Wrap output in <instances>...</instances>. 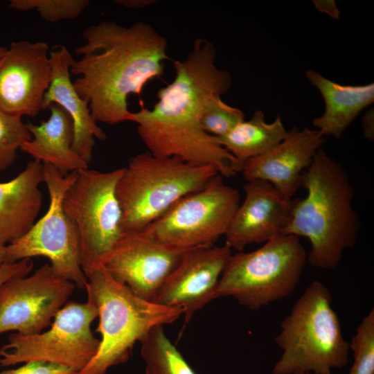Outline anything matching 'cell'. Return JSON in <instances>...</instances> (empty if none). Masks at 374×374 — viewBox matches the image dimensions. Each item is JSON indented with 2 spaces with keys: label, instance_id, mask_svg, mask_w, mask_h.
<instances>
[{
  "label": "cell",
  "instance_id": "9",
  "mask_svg": "<svg viewBox=\"0 0 374 374\" xmlns=\"http://www.w3.org/2000/svg\"><path fill=\"white\" fill-rule=\"evenodd\" d=\"M42 172L49 194L48 211L25 235L6 245L5 263L44 256L60 276L84 289L87 279L81 265L79 234L63 208L65 193L78 171L64 175L53 166L42 163Z\"/></svg>",
  "mask_w": 374,
  "mask_h": 374
},
{
  "label": "cell",
  "instance_id": "27",
  "mask_svg": "<svg viewBox=\"0 0 374 374\" xmlns=\"http://www.w3.org/2000/svg\"><path fill=\"white\" fill-rule=\"evenodd\" d=\"M244 120L245 116L242 111L227 105L220 96H214L205 105L201 126L207 134L220 137Z\"/></svg>",
  "mask_w": 374,
  "mask_h": 374
},
{
  "label": "cell",
  "instance_id": "28",
  "mask_svg": "<svg viewBox=\"0 0 374 374\" xmlns=\"http://www.w3.org/2000/svg\"><path fill=\"white\" fill-rule=\"evenodd\" d=\"M0 374H74L69 367L44 361L24 363L20 367L5 370Z\"/></svg>",
  "mask_w": 374,
  "mask_h": 374
},
{
  "label": "cell",
  "instance_id": "19",
  "mask_svg": "<svg viewBox=\"0 0 374 374\" xmlns=\"http://www.w3.org/2000/svg\"><path fill=\"white\" fill-rule=\"evenodd\" d=\"M42 163L28 162L15 178L0 182V243L10 244L35 222L42 204Z\"/></svg>",
  "mask_w": 374,
  "mask_h": 374
},
{
  "label": "cell",
  "instance_id": "5",
  "mask_svg": "<svg viewBox=\"0 0 374 374\" xmlns=\"http://www.w3.org/2000/svg\"><path fill=\"white\" fill-rule=\"evenodd\" d=\"M275 343L282 350L274 374H323L348 362L343 335L328 287L313 281L282 320Z\"/></svg>",
  "mask_w": 374,
  "mask_h": 374
},
{
  "label": "cell",
  "instance_id": "4",
  "mask_svg": "<svg viewBox=\"0 0 374 374\" xmlns=\"http://www.w3.org/2000/svg\"><path fill=\"white\" fill-rule=\"evenodd\" d=\"M85 276L87 301L97 309L96 332L101 338L96 355L75 374H105L110 367L125 362L135 343L152 328L172 323L183 314L179 307L140 298L116 280L102 264Z\"/></svg>",
  "mask_w": 374,
  "mask_h": 374
},
{
  "label": "cell",
  "instance_id": "8",
  "mask_svg": "<svg viewBox=\"0 0 374 374\" xmlns=\"http://www.w3.org/2000/svg\"><path fill=\"white\" fill-rule=\"evenodd\" d=\"M124 170L106 172L89 168L80 170L65 193L63 208L78 229L85 275L103 263L124 234L116 194Z\"/></svg>",
  "mask_w": 374,
  "mask_h": 374
},
{
  "label": "cell",
  "instance_id": "22",
  "mask_svg": "<svg viewBox=\"0 0 374 374\" xmlns=\"http://www.w3.org/2000/svg\"><path fill=\"white\" fill-rule=\"evenodd\" d=\"M287 130L280 116L270 123L265 121L261 110L256 111L224 136L217 137L220 143L241 163L266 153L286 136Z\"/></svg>",
  "mask_w": 374,
  "mask_h": 374
},
{
  "label": "cell",
  "instance_id": "24",
  "mask_svg": "<svg viewBox=\"0 0 374 374\" xmlns=\"http://www.w3.org/2000/svg\"><path fill=\"white\" fill-rule=\"evenodd\" d=\"M353 362L349 374H374V310L361 321L349 343Z\"/></svg>",
  "mask_w": 374,
  "mask_h": 374
},
{
  "label": "cell",
  "instance_id": "10",
  "mask_svg": "<svg viewBox=\"0 0 374 374\" xmlns=\"http://www.w3.org/2000/svg\"><path fill=\"white\" fill-rule=\"evenodd\" d=\"M98 317L90 301H69L56 314L51 328L32 335L12 332L0 347V366L44 361L82 371L96 355L100 339L91 325Z\"/></svg>",
  "mask_w": 374,
  "mask_h": 374
},
{
  "label": "cell",
  "instance_id": "15",
  "mask_svg": "<svg viewBox=\"0 0 374 374\" xmlns=\"http://www.w3.org/2000/svg\"><path fill=\"white\" fill-rule=\"evenodd\" d=\"M231 254L226 244L188 249L153 302L181 308L185 323L189 322L197 310L220 297V279Z\"/></svg>",
  "mask_w": 374,
  "mask_h": 374
},
{
  "label": "cell",
  "instance_id": "29",
  "mask_svg": "<svg viewBox=\"0 0 374 374\" xmlns=\"http://www.w3.org/2000/svg\"><path fill=\"white\" fill-rule=\"evenodd\" d=\"M33 268L30 258H25L13 263H4L0 267V287L6 282L15 278L28 275Z\"/></svg>",
  "mask_w": 374,
  "mask_h": 374
},
{
  "label": "cell",
  "instance_id": "33",
  "mask_svg": "<svg viewBox=\"0 0 374 374\" xmlns=\"http://www.w3.org/2000/svg\"><path fill=\"white\" fill-rule=\"evenodd\" d=\"M6 245L0 243V267L5 263Z\"/></svg>",
  "mask_w": 374,
  "mask_h": 374
},
{
  "label": "cell",
  "instance_id": "14",
  "mask_svg": "<svg viewBox=\"0 0 374 374\" xmlns=\"http://www.w3.org/2000/svg\"><path fill=\"white\" fill-rule=\"evenodd\" d=\"M51 77L46 42H11L0 59V109L21 117L36 116L42 110Z\"/></svg>",
  "mask_w": 374,
  "mask_h": 374
},
{
  "label": "cell",
  "instance_id": "16",
  "mask_svg": "<svg viewBox=\"0 0 374 374\" xmlns=\"http://www.w3.org/2000/svg\"><path fill=\"white\" fill-rule=\"evenodd\" d=\"M243 189L244 200L224 235L225 244L240 251L247 245L265 243L282 235L290 222L293 204V200L266 181H249Z\"/></svg>",
  "mask_w": 374,
  "mask_h": 374
},
{
  "label": "cell",
  "instance_id": "18",
  "mask_svg": "<svg viewBox=\"0 0 374 374\" xmlns=\"http://www.w3.org/2000/svg\"><path fill=\"white\" fill-rule=\"evenodd\" d=\"M52 77L42 109L51 104L60 106L70 116L73 126V150L88 164L92 159L95 138L104 141L107 135L91 116L88 103L80 97L71 79L75 62L67 48L58 45L49 51Z\"/></svg>",
  "mask_w": 374,
  "mask_h": 374
},
{
  "label": "cell",
  "instance_id": "30",
  "mask_svg": "<svg viewBox=\"0 0 374 374\" xmlns=\"http://www.w3.org/2000/svg\"><path fill=\"white\" fill-rule=\"evenodd\" d=\"M315 7L321 12L328 14L330 17L338 19L339 10L334 1H313Z\"/></svg>",
  "mask_w": 374,
  "mask_h": 374
},
{
  "label": "cell",
  "instance_id": "34",
  "mask_svg": "<svg viewBox=\"0 0 374 374\" xmlns=\"http://www.w3.org/2000/svg\"><path fill=\"white\" fill-rule=\"evenodd\" d=\"M7 48L0 45V59L3 56Z\"/></svg>",
  "mask_w": 374,
  "mask_h": 374
},
{
  "label": "cell",
  "instance_id": "13",
  "mask_svg": "<svg viewBox=\"0 0 374 374\" xmlns=\"http://www.w3.org/2000/svg\"><path fill=\"white\" fill-rule=\"evenodd\" d=\"M188 250L162 244L143 229L124 233L102 265L136 295L153 301Z\"/></svg>",
  "mask_w": 374,
  "mask_h": 374
},
{
  "label": "cell",
  "instance_id": "17",
  "mask_svg": "<svg viewBox=\"0 0 374 374\" xmlns=\"http://www.w3.org/2000/svg\"><path fill=\"white\" fill-rule=\"evenodd\" d=\"M325 141L317 130L294 126L276 146L247 161L242 170L243 177L247 181H266L291 199L301 186L303 170L310 166Z\"/></svg>",
  "mask_w": 374,
  "mask_h": 374
},
{
  "label": "cell",
  "instance_id": "21",
  "mask_svg": "<svg viewBox=\"0 0 374 374\" xmlns=\"http://www.w3.org/2000/svg\"><path fill=\"white\" fill-rule=\"evenodd\" d=\"M305 77L321 94L323 114L313 120V125L324 136L339 139L360 112L374 101V84L343 85L317 71L309 69Z\"/></svg>",
  "mask_w": 374,
  "mask_h": 374
},
{
  "label": "cell",
  "instance_id": "35",
  "mask_svg": "<svg viewBox=\"0 0 374 374\" xmlns=\"http://www.w3.org/2000/svg\"><path fill=\"white\" fill-rule=\"evenodd\" d=\"M323 374H333V373H332V372H328V373H323Z\"/></svg>",
  "mask_w": 374,
  "mask_h": 374
},
{
  "label": "cell",
  "instance_id": "1",
  "mask_svg": "<svg viewBox=\"0 0 374 374\" xmlns=\"http://www.w3.org/2000/svg\"><path fill=\"white\" fill-rule=\"evenodd\" d=\"M216 55L210 41L197 38L187 56L174 62L175 78L158 91L153 107L142 105L128 121L136 124L139 137L153 156L213 166L222 177H231L243 165L201 126L206 102L227 93L232 84L231 75L215 65Z\"/></svg>",
  "mask_w": 374,
  "mask_h": 374
},
{
  "label": "cell",
  "instance_id": "20",
  "mask_svg": "<svg viewBox=\"0 0 374 374\" xmlns=\"http://www.w3.org/2000/svg\"><path fill=\"white\" fill-rule=\"evenodd\" d=\"M48 109L47 121L39 125L26 123L32 139L20 149L34 160L53 166L62 175L88 168L89 164L72 149L74 132L69 114L56 104Z\"/></svg>",
  "mask_w": 374,
  "mask_h": 374
},
{
  "label": "cell",
  "instance_id": "6",
  "mask_svg": "<svg viewBox=\"0 0 374 374\" xmlns=\"http://www.w3.org/2000/svg\"><path fill=\"white\" fill-rule=\"evenodd\" d=\"M217 174L213 166H193L175 157L145 152L132 157L116 188L124 233L145 229Z\"/></svg>",
  "mask_w": 374,
  "mask_h": 374
},
{
  "label": "cell",
  "instance_id": "3",
  "mask_svg": "<svg viewBox=\"0 0 374 374\" xmlns=\"http://www.w3.org/2000/svg\"><path fill=\"white\" fill-rule=\"evenodd\" d=\"M301 186L307 195L293 200L290 220L282 235L308 238L311 249L307 261L314 267L334 269L358 237L353 186L342 166L321 148L302 173Z\"/></svg>",
  "mask_w": 374,
  "mask_h": 374
},
{
  "label": "cell",
  "instance_id": "32",
  "mask_svg": "<svg viewBox=\"0 0 374 374\" xmlns=\"http://www.w3.org/2000/svg\"><path fill=\"white\" fill-rule=\"evenodd\" d=\"M364 136L369 140H373V112L370 110L364 115L362 120Z\"/></svg>",
  "mask_w": 374,
  "mask_h": 374
},
{
  "label": "cell",
  "instance_id": "36",
  "mask_svg": "<svg viewBox=\"0 0 374 374\" xmlns=\"http://www.w3.org/2000/svg\"><path fill=\"white\" fill-rule=\"evenodd\" d=\"M306 374H311V373H306Z\"/></svg>",
  "mask_w": 374,
  "mask_h": 374
},
{
  "label": "cell",
  "instance_id": "2",
  "mask_svg": "<svg viewBox=\"0 0 374 374\" xmlns=\"http://www.w3.org/2000/svg\"><path fill=\"white\" fill-rule=\"evenodd\" d=\"M82 36L85 44L75 49L81 58L70 69L78 76L75 89L97 123L128 121L129 96L140 95L148 82L163 73L166 39L143 21L126 27L103 21L87 27Z\"/></svg>",
  "mask_w": 374,
  "mask_h": 374
},
{
  "label": "cell",
  "instance_id": "11",
  "mask_svg": "<svg viewBox=\"0 0 374 374\" xmlns=\"http://www.w3.org/2000/svg\"><path fill=\"white\" fill-rule=\"evenodd\" d=\"M239 205L238 190L226 185L217 174L203 188L177 201L145 229L171 247H211L226 234Z\"/></svg>",
  "mask_w": 374,
  "mask_h": 374
},
{
  "label": "cell",
  "instance_id": "25",
  "mask_svg": "<svg viewBox=\"0 0 374 374\" xmlns=\"http://www.w3.org/2000/svg\"><path fill=\"white\" fill-rule=\"evenodd\" d=\"M89 4L88 0H11L10 7L16 10H36L46 21L56 23L78 17Z\"/></svg>",
  "mask_w": 374,
  "mask_h": 374
},
{
  "label": "cell",
  "instance_id": "7",
  "mask_svg": "<svg viewBox=\"0 0 374 374\" xmlns=\"http://www.w3.org/2000/svg\"><path fill=\"white\" fill-rule=\"evenodd\" d=\"M299 238L280 235L251 252L231 254L221 275L218 293L251 310L290 296L307 262Z\"/></svg>",
  "mask_w": 374,
  "mask_h": 374
},
{
  "label": "cell",
  "instance_id": "23",
  "mask_svg": "<svg viewBox=\"0 0 374 374\" xmlns=\"http://www.w3.org/2000/svg\"><path fill=\"white\" fill-rule=\"evenodd\" d=\"M140 342L145 374H195L166 337L163 326L152 328Z\"/></svg>",
  "mask_w": 374,
  "mask_h": 374
},
{
  "label": "cell",
  "instance_id": "26",
  "mask_svg": "<svg viewBox=\"0 0 374 374\" xmlns=\"http://www.w3.org/2000/svg\"><path fill=\"white\" fill-rule=\"evenodd\" d=\"M21 118L0 109V172L14 163L17 150L24 142L32 139Z\"/></svg>",
  "mask_w": 374,
  "mask_h": 374
},
{
  "label": "cell",
  "instance_id": "31",
  "mask_svg": "<svg viewBox=\"0 0 374 374\" xmlns=\"http://www.w3.org/2000/svg\"><path fill=\"white\" fill-rule=\"evenodd\" d=\"M115 3L127 8L138 9L156 3L155 0H116Z\"/></svg>",
  "mask_w": 374,
  "mask_h": 374
},
{
  "label": "cell",
  "instance_id": "12",
  "mask_svg": "<svg viewBox=\"0 0 374 374\" xmlns=\"http://www.w3.org/2000/svg\"><path fill=\"white\" fill-rule=\"evenodd\" d=\"M75 285L50 264L30 276L12 278L0 287V334L32 335L43 331L69 301Z\"/></svg>",
  "mask_w": 374,
  "mask_h": 374
}]
</instances>
